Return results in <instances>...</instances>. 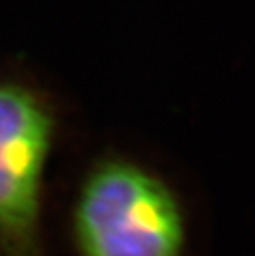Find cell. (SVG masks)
<instances>
[{"label":"cell","instance_id":"6da1fadb","mask_svg":"<svg viewBox=\"0 0 255 256\" xmlns=\"http://www.w3.org/2000/svg\"><path fill=\"white\" fill-rule=\"evenodd\" d=\"M80 256H181L182 215L171 190L126 160L96 166L73 215Z\"/></svg>","mask_w":255,"mask_h":256},{"label":"cell","instance_id":"7a4b0ae2","mask_svg":"<svg viewBox=\"0 0 255 256\" xmlns=\"http://www.w3.org/2000/svg\"><path fill=\"white\" fill-rule=\"evenodd\" d=\"M55 130L45 92L0 78V256H43L42 188Z\"/></svg>","mask_w":255,"mask_h":256}]
</instances>
